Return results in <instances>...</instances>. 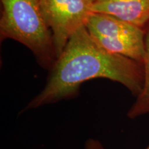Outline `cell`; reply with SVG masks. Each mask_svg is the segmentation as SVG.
<instances>
[{"instance_id":"6","label":"cell","mask_w":149,"mask_h":149,"mask_svg":"<svg viewBox=\"0 0 149 149\" xmlns=\"http://www.w3.org/2000/svg\"><path fill=\"white\" fill-rule=\"evenodd\" d=\"M143 67L144 81L143 88L127 113V117L135 120L145 115H149V25L145 30V55Z\"/></svg>"},{"instance_id":"7","label":"cell","mask_w":149,"mask_h":149,"mask_svg":"<svg viewBox=\"0 0 149 149\" xmlns=\"http://www.w3.org/2000/svg\"><path fill=\"white\" fill-rule=\"evenodd\" d=\"M84 149H105L102 143L98 139L89 138L85 141ZM146 149H149V146Z\"/></svg>"},{"instance_id":"4","label":"cell","mask_w":149,"mask_h":149,"mask_svg":"<svg viewBox=\"0 0 149 149\" xmlns=\"http://www.w3.org/2000/svg\"><path fill=\"white\" fill-rule=\"evenodd\" d=\"M41 6L58 58L70 37L85 26L91 4L86 0H41Z\"/></svg>"},{"instance_id":"1","label":"cell","mask_w":149,"mask_h":149,"mask_svg":"<svg viewBox=\"0 0 149 149\" xmlns=\"http://www.w3.org/2000/svg\"><path fill=\"white\" fill-rule=\"evenodd\" d=\"M48 74L42 91L20 112H26L77 97L80 87L91 79H107L120 83L138 96L143 88V64L111 53L91 37L85 26L70 37Z\"/></svg>"},{"instance_id":"5","label":"cell","mask_w":149,"mask_h":149,"mask_svg":"<svg viewBox=\"0 0 149 149\" xmlns=\"http://www.w3.org/2000/svg\"><path fill=\"white\" fill-rule=\"evenodd\" d=\"M91 11L114 17L143 30L149 25V0H93Z\"/></svg>"},{"instance_id":"3","label":"cell","mask_w":149,"mask_h":149,"mask_svg":"<svg viewBox=\"0 0 149 149\" xmlns=\"http://www.w3.org/2000/svg\"><path fill=\"white\" fill-rule=\"evenodd\" d=\"M86 29L100 46L143 64L145 30L108 15L91 13Z\"/></svg>"},{"instance_id":"2","label":"cell","mask_w":149,"mask_h":149,"mask_svg":"<svg viewBox=\"0 0 149 149\" xmlns=\"http://www.w3.org/2000/svg\"><path fill=\"white\" fill-rule=\"evenodd\" d=\"M1 40L12 39L31 50L40 66L50 70L57 57L41 0H1Z\"/></svg>"},{"instance_id":"8","label":"cell","mask_w":149,"mask_h":149,"mask_svg":"<svg viewBox=\"0 0 149 149\" xmlns=\"http://www.w3.org/2000/svg\"><path fill=\"white\" fill-rule=\"evenodd\" d=\"M86 1L87 2L89 3L91 5V3H92V2L93 1V0H86Z\"/></svg>"}]
</instances>
